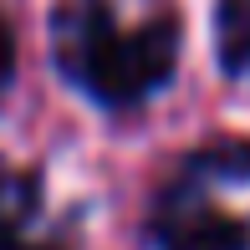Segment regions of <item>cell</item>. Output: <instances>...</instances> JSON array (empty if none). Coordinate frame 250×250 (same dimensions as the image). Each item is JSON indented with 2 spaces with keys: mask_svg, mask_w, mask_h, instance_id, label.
I'll use <instances>...</instances> for the list:
<instances>
[{
  "mask_svg": "<svg viewBox=\"0 0 250 250\" xmlns=\"http://www.w3.org/2000/svg\"><path fill=\"white\" fill-rule=\"evenodd\" d=\"M56 62L87 97L133 107L168 82L179 62L174 0H66L51 21Z\"/></svg>",
  "mask_w": 250,
  "mask_h": 250,
  "instance_id": "1",
  "label": "cell"
},
{
  "mask_svg": "<svg viewBox=\"0 0 250 250\" xmlns=\"http://www.w3.org/2000/svg\"><path fill=\"white\" fill-rule=\"evenodd\" d=\"M0 250H72L66 235L46 225L41 184L21 168H0Z\"/></svg>",
  "mask_w": 250,
  "mask_h": 250,
  "instance_id": "3",
  "label": "cell"
},
{
  "mask_svg": "<svg viewBox=\"0 0 250 250\" xmlns=\"http://www.w3.org/2000/svg\"><path fill=\"white\" fill-rule=\"evenodd\" d=\"M250 184V148H225L184 158L168 194L158 199L153 235L164 250H250V214L235 209Z\"/></svg>",
  "mask_w": 250,
  "mask_h": 250,
  "instance_id": "2",
  "label": "cell"
},
{
  "mask_svg": "<svg viewBox=\"0 0 250 250\" xmlns=\"http://www.w3.org/2000/svg\"><path fill=\"white\" fill-rule=\"evenodd\" d=\"M10 72H16V36H10V26H5V16H0V92H5V82H10Z\"/></svg>",
  "mask_w": 250,
  "mask_h": 250,
  "instance_id": "5",
  "label": "cell"
},
{
  "mask_svg": "<svg viewBox=\"0 0 250 250\" xmlns=\"http://www.w3.org/2000/svg\"><path fill=\"white\" fill-rule=\"evenodd\" d=\"M214 31H220V62H225V72L240 77V82H250V0H220Z\"/></svg>",
  "mask_w": 250,
  "mask_h": 250,
  "instance_id": "4",
  "label": "cell"
}]
</instances>
